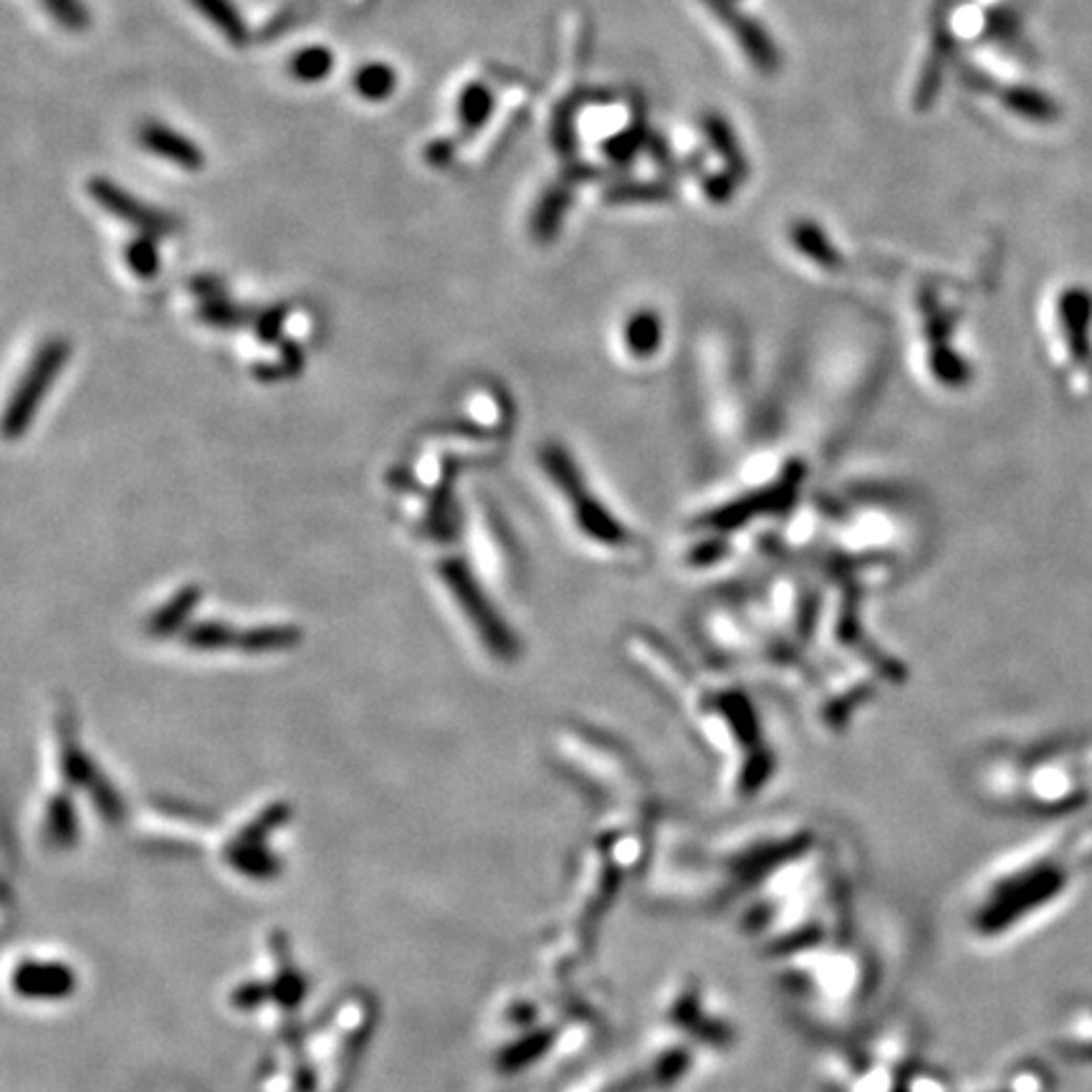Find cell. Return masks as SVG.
Masks as SVG:
<instances>
[{
	"mask_svg": "<svg viewBox=\"0 0 1092 1092\" xmlns=\"http://www.w3.org/2000/svg\"><path fill=\"white\" fill-rule=\"evenodd\" d=\"M630 648L637 665L646 671V676L653 678L660 691L671 693L673 701L685 711L705 744L726 757L734 754L741 766V777L754 782L764 774L766 766L771 769L762 719L746 691L693 673L691 665L685 671V662L673 653V648L668 646L665 650L655 637H637L630 642Z\"/></svg>",
	"mask_w": 1092,
	"mask_h": 1092,
	"instance_id": "obj_1",
	"label": "cell"
},
{
	"mask_svg": "<svg viewBox=\"0 0 1092 1092\" xmlns=\"http://www.w3.org/2000/svg\"><path fill=\"white\" fill-rule=\"evenodd\" d=\"M539 465L560 496L564 517L585 549H590L599 560L615 564H635L640 560L646 551L640 531L635 529L633 521L625 519L612 506L610 499L594 488L590 476L582 471L572 453L554 443L544 445Z\"/></svg>",
	"mask_w": 1092,
	"mask_h": 1092,
	"instance_id": "obj_2",
	"label": "cell"
},
{
	"mask_svg": "<svg viewBox=\"0 0 1092 1092\" xmlns=\"http://www.w3.org/2000/svg\"><path fill=\"white\" fill-rule=\"evenodd\" d=\"M619 357L628 367L646 370L665 349V324L650 306H640L623 316L617 329Z\"/></svg>",
	"mask_w": 1092,
	"mask_h": 1092,
	"instance_id": "obj_3",
	"label": "cell"
},
{
	"mask_svg": "<svg viewBox=\"0 0 1092 1092\" xmlns=\"http://www.w3.org/2000/svg\"><path fill=\"white\" fill-rule=\"evenodd\" d=\"M89 195L100 202L107 213L127 220L130 225L143 228L145 236H165V233H173L177 228V220L173 216L145 205V202H139L134 195L127 193V190L116 188L107 177H94V180L89 182Z\"/></svg>",
	"mask_w": 1092,
	"mask_h": 1092,
	"instance_id": "obj_4",
	"label": "cell"
},
{
	"mask_svg": "<svg viewBox=\"0 0 1092 1092\" xmlns=\"http://www.w3.org/2000/svg\"><path fill=\"white\" fill-rule=\"evenodd\" d=\"M64 359H66V342H48V345L41 349L39 357L34 359V365H30L26 379H23L21 390H18V395L14 397V405H10L8 417H5L8 435L21 433L23 428H26V422L30 420V413H34V408H36V400H39V395H44L48 383L53 379V374H57L59 367L64 365Z\"/></svg>",
	"mask_w": 1092,
	"mask_h": 1092,
	"instance_id": "obj_5",
	"label": "cell"
},
{
	"mask_svg": "<svg viewBox=\"0 0 1092 1092\" xmlns=\"http://www.w3.org/2000/svg\"><path fill=\"white\" fill-rule=\"evenodd\" d=\"M1060 322L1067 340V349L1075 359L1090 357V324L1092 297L1088 288L1072 286L1060 297Z\"/></svg>",
	"mask_w": 1092,
	"mask_h": 1092,
	"instance_id": "obj_6",
	"label": "cell"
},
{
	"mask_svg": "<svg viewBox=\"0 0 1092 1092\" xmlns=\"http://www.w3.org/2000/svg\"><path fill=\"white\" fill-rule=\"evenodd\" d=\"M139 145L147 147L152 155L170 159L177 168L190 170V173H198L205 165V155H202V150L193 139L170 130V127L157 125V122H150V125L139 130Z\"/></svg>",
	"mask_w": 1092,
	"mask_h": 1092,
	"instance_id": "obj_7",
	"label": "cell"
},
{
	"mask_svg": "<svg viewBox=\"0 0 1092 1092\" xmlns=\"http://www.w3.org/2000/svg\"><path fill=\"white\" fill-rule=\"evenodd\" d=\"M490 112H494V94L483 84H471L460 91L458 100V122L463 127V132L474 134L481 130L488 122Z\"/></svg>",
	"mask_w": 1092,
	"mask_h": 1092,
	"instance_id": "obj_8",
	"label": "cell"
},
{
	"mask_svg": "<svg viewBox=\"0 0 1092 1092\" xmlns=\"http://www.w3.org/2000/svg\"><path fill=\"white\" fill-rule=\"evenodd\" d=\"M193 3L200 14H205L208 18H211L213 26L228 36V41L233 46L248 44V28H245L243 18L238 16L236 5H233L231 0H193Z\"/></svg>",
	"mask_w": 1092,
	"mask_h": 1092,
	"instance_id": "obj_9",
	"label": "cell"
},
{
	"mask_svg": "<svg viewBox=\"0 0 1092 1092\" xmlns=\"http://www.w3.org/2000/svg\"><path fill=\"white\" fill-rule=\"evenodd\" d=\"M1004 104L1011 109V112H1017L1020 116H1027V119H1034V122L1057 119V104L1036 89H1024V87L1009 89L1004 94Z\"/></svg>",
	"mask_w": 1092,
	"mask_h": 1092,
	"instance_id": "obj_10",
	"label": "cell"
},
{
	"mask_svg": "<svg viewBox=\"0 0 1092 1092\" xmlns=\"http://www.w3.org/2000/svg\"><path fill=\"white\" fill-rule=\"evenodd\" d=\"M397 73L388 64H367L354 73V89L370 102H383L395 91Z\"/></svg>",
	"mask_w": 1092,
	"mask_h": 1092,
	"instance_id": "obj_11",
	"label": "cell"
},
{
	"mask_svg": "<svg viewBox=\"0 0 1092 1092\" xmlns=\"http://www.w3.org/2000/svg\"><path fill=\"white\" fill-rule=\"evenodd\" d=\"M331 69H334V57H331L329 48L322 46L304 48V51H299L297 57L291 59V73L299 82L306 84H314L319 79L329 77Z\"/></svg>",
	"mask_w": 1092,
	"mask_h": 1092,
	"instance_id": "obj_12",
	"label": "cell"
},
{
	"mask_svg": "<svg viewBox=\"0 0 1092 1092\" xmlns=\"http://www.w3.org/2000/svg\"><path fill=\"white\" fill-rule=\"evenodd\" d=\"M127 261H130L132 271L137 276H143V279L155 276L159 271V254H157L155 241H152V236L137 238V241L127 248Z\"/></svg>",
	"mask_w": 1092,
	"mask_h": 1092,
	"instance_id": "obj_13",
	"label": "cell"
},
{
	"mask_svg": "<svg viewBox=\"0 0 1092 1092\" xmlns=\"http://www.w3.org/2000/svg\"><path fill=\"white\" fill-rule=\"evenodd\" d=\"M44 5L61 26L71 30H82L89 26V14L82 0H44Z\"/></svg>",
	"mask_w": 1092,
	"mask_h": 1092,
	"instance_id": "obj_14",
	"label": "cell"
},
{
	"mask_svg": "<svg viewBox=\"0 0 1092 1092\" xmlns=\"http://www.w3.org/2000/svg\"><path fill=\"white\" fill-rule=\"evenodd\" d=\"M820 243H825V241H822L820 231L814 228V225H807V228L796 231V245H800L807 256H812L814 261H820V266H827V268L837 266V256H834V250L830 248V245H820Z\"/></svg>",
	"mask_w": 1092,
	"mask_h": 1092,
	"instance_id": "obj_15",
	"label": "cell"
}]
</instances>
